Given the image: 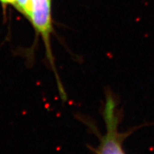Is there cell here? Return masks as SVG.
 Masks as SVG:
<instances>
[{
	"instance_id": "1",
	"label": "cell",
	"mask_w": 154,
	"mask_h": 154,
	"mask_svg": "<svg viewBox=\"0 0 154 154\" xmlns=\"http://www.w3.org/2000/svg\"><path fill=\"white\" fill-rule=\"evenodd\" d=\"M102 114L106 125V132L103 135H99V146L92 150L96 154H126L123 143L131 132L119 131L121 114L118 109L116 99L111 91L106 92Z\"/></svg>"
},
{
	"instance_id": "2",
	"label": "cell",
	"mask_w": 154,
	"mask_h": 154,
	"mask_svg": "<svg viewBox=\"0 0 154 154\" xmlns=\"http://www.w3.org/2000/svg\"><path fill=\"white\" fill-rule=\"evenodd\" d=\"M5 5H11L30 20L32 11V0H0Z\"/></svg>"
}]
</instances>
